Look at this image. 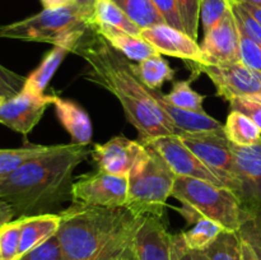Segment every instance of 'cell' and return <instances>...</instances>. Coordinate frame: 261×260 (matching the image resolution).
<instances>
[{"label": "cell", "instance_id": "obj_34", "mask_svg": "<svg viewBox=\"0 0 261 260\" xmlns=\"http://www.w3.org/2000/svg\"><path fill=\"white\" fill-rule=\"evenodd\" d=\"M239 233L251 245L257 260H261V209L244 216V223Z\"/></svg>", "mask_w": 261, "mask_h": 260}, {"label": "cell", "instance_id": "obj_40", "mask_svg": "<svg viewBox=\"0 0 261 260\" xmlns=\"http://www.w3.org/2000/svg\"><path fill=\"white\" fill-rule=\"evenodd\" d=\"M172 260H194L193 252L186 246L182 235H172Z\"/></svg>", "mask_w": 261, "mask_h": 260}, {"label": "cell", "instance_id": "obj_10", "mask_svg": "<svg viewBox=\"0 0 261 260\" xmlns=\"http://www.w3.org/2000/svg\"><path fill=\"white\" fill-rule=\"evenodd\" d=\"M129 177L97 171L81 176L71 185L73 204L93 206H125Z\"/></svg>", "mask_w": 261, "mask_h": 260}, {"label": "cell", "instance_id": "obj_24", "mask_svg": "<svg viewBox=\"0 0 261 260\" xmlns=\"http://www.w3.org/2000/svg\"><path fill=\"white\" fill-rule=\"evenodd\" d=\"M133 69L143 84L150 89H160L166 82H173L175 79V70L171 69L161 54L133 64Z\"/></svg>", "mask_w": 261, "mask_h": 260}, {"label": "cell", "instance_id": "obj_11", "mask_svg": "<svg viewBox=\"0 0 261 260\" xmlns=\"http://www.w3.org/2000/svg\"><path fill=\"white\" fill-rule=\"evenodd\" d=\"M231 145L239 183L237 198L246 216L261 209V142L247 147Z\"/></svg>", "mask_w": 261, "mask_h": 260}, {"label": "cell", "instance_id": "obj_35", "mask_svg": "<svg viewBox=\"0 0 261 260\" xmlns=\"http://www.w3.org/2000/svg\"><path fill=\"white\" fill-rule=\"evenodd\" d=\"M18 260H64L63 249L58 236H53L47 241L33 247Z\"/></svg>", "mask_w": 261, "mask_h": 260}, {"label": "cell", "instance_id": "obj_48", "mask_svg": "<svg viewBox=\"0 0 261 260\" xmlns=\"http://www.w3.org/2000/svg\"><path fill=\"white\" fill-rule=\"evenodd\" d=\"M0 260H3V259H2V255H0Z\"/></svg>", "mask_w": 261, "mask_h": 260}, {"label": "cell", "instance_id": "obj_7", "mask_svg": "<svg viewBox=\"0 0 261 260\" xmlns=\"http://www.w3.org/2000/svg\"><path fill=\"white\" fill-rule=\"evenodd\" d=\"M181 142L223 183V185L237 195L236 165L233 152L224 130L216 132L180 133Z\"/></svg>", "mask_w": 261, "mask_h": 260}, {"label": "cell", "instance_id": "obj_28", "mask_svg": "<svg viewBox=\"0 0 261 260\" xmlns=\"http://www.w3.org/2000/svg\"><path fill=\"white\" fill-rule=\"evenodd\" d=\"M51 145H28L14 149H0V178L12 175L28 161L47 152Z\"/></svg>", "mask_w": 261, "mask_h": 260}, {"label": "cell", "instance_id": "obj_4", "mask_svg": "<svg viewBox=\"0 0 261 260\" xmlns=\"http://www.w3.org/2000/svg\"><path fill=\"white\" fill-rule=\"evenodd\" d=\"M172 196L182 203L177 211L189 224H194L200 218H208L221 224L227 232L239 233L244 223L241 201L233 191L224 186L177 176Z\"/></svg>", "mask_w": 261, "mask_h": 260}, {"label": "cell", "instance_id": "obj_6", "mask_svg": "<svg viewBox=\"0 0 261 260\" xmlns=\"http://www.w3.org/2000/svg\"><path fill=\"white\" fill-rule=\"evenodd\" d=\"M149 148V160L140 172L129 177L126 206L139 217L162 218L168 198L172 196L176 178L170 166L157 150Z\"/></svg>", "mask_w": 261, "mask_h": 260}, {"label": "cell", "instance_id": "obj_2", "mask_svg": "<svg viewBox=\"0 0 261 260\" xmlns=\"http://www.w3.org/2000/svg\"><path fill=\"white\" fill-rule=\"evenodd\" d=\"M91 153L88 147L73 143L51 145L47 152L0 180V199L18 217L45 214L71 198L74 171Z\"/></svg>", "mask_w": 261, "mask_h": 260}, {"label": "cell", "instance_id": "obj_49", "mask_svg": "<svg viewBox=\"0 0 261 260\" xmlns=\"http://www.w3.org/2000/svg\"><path fill=\"white\" fill-rule=\"evenodd\" d=\"M0 180H2V178H0Z\"/></svg>", "mask_w": 261, "mask_h": 260}, {"label": "cell", "instance_id": "obj_20", "mask_svg": "<svg viewBox=\"0 0 261 260\" xmlns=\"http://www.w3.org/2000/svg\"><path fill=\"white\" fill-rule=\"evenodd\" d=\"M59 226H60V214L45 213L25 217L20 233L19 257L33 247L55 236L58 233Z\"/></svg>", "mask_w": 261, "mask_h": 260}, {"label": "cell", "instance_id": "obj_36", "mask_svg": "<svg viewBox=\"0 0 261 260\" xmlns=\"http://www.w3.org/2000/svg\"><path fill=\"white\" fill-rule=\"evenodd\" d=\"M25 78L0 64V97L9 99L23 91Z\"/></svg>", "mask_w": 261, "mask_h": 260}, {"label": "cell", "instance_id": "obj_23", "mask_svg": "<svg viewBox=\"0 0 261 260\" xmlns=\"http://www.w3.org/2000/svg\"><path fill=\"white\" fill-rule=\"evenodd\" d=\"M223 130L229 142L236 145L247 147L261 142L260 127L247 115L236 110H231Z\"/></svg>", "mask_w": 261, "mask_h": 260}, {"label": "cell", "instance_id": "obj_15", "mask_svg": "<svg viewBox=\"0 0 261 260\" xmlns=\"http://www.w3.org/2000/svg\"><path fill=\"white\" fill-rule=\"evenodd\" d=\"M142 37L150 43L161 55L173 56L189 63L208 64L196 40L184 31L166 23L143 28Z\"/></svg>", "mask_w": 261, "mask_h": 260}, {"label": "cell", "instance_id": "obj_8", "mask_svg": "<svg viewBox=\"0 0 261 260\" xmlns=\"http://www.w3.org/2000/svg\"><path fill=\"white\" fill-rule=\"evenodd\" d=\"M91 155L98 171L132 177L147 165L149 148L142 142L116 135L105 144L94 145Z\"/></svg>", "mask_w": 261, "mask_h": 260}, {"label": "cell", "instance_id": "obj_25", "mask_svg": "<svg viewBox=\"0 0 261 260\" xmlns=\"http://www.w3.org/2000/svg\"><path fill=\"white\" fill-rule=\"evenodd\" d=\"M191 252L194 260H242L241 236L224 231L205 250Z\"/></svg>", "mask_w": 261, "mask_h": 260}, {"label": "cell", "instance_id": "obj_14", "mask_svg": "<svg viewBox=\"0 0 261 260\" xmlns=\"http://www.w3.org/2000/svg\"><path fill=\"white\" fill-rule=\"evenodd\" d=\"M55 96L36 94L22 91L0 105V124L19 134L27 135L40 122L46 109L53 105Z\"/></svg>", "mask_w": 261, "mask_h": 260}, {"label": "cell", "instance_id": "obj_42", "mask_svg": "<svg viewBox=\"0 0 261 260\" xmlns=\"http://www.w3.org/2000/svg\"><path fill=\"white\" fill-rule=\"evenodd\" d=\"M241 254H242V260H257L256 254H255L254 249L251 247V245L246 241L245 239L241 237Z\"/></svg>", "mask_w": 261, "mask_h": 260}, {"label": "cell", "instance_id": "obj_31", "mask_svg": "<svg viewBox=\"0 0 261 260\" xmlns=\"http://www.w3.org/2000/svg\"><path fill=\"white\" fill-rule=\"evenodd\" d=\"M231 2L232 12H233L234 19H236L237 27H239L240 35L250 38L255 43L261 46V24L250 14L246 8L236 0Z\"/></svg>", "mask_w": 261, "mask_h": 260}, {"label": "cell", "instance_id": "obj_1", "mask_svg": "<svg viewBox=\"0 0 261 260\" xmlns=\"http://www.w3.org/2000/svg\"><path fill=\"white\" fill-rule=\"evenodd\" d=\"M73 53L86 61L87 81L119 99L127 121L139 133L140 142L145 144L160 137L177 134L170 117L138 78L132 61L115 50L93 27L84 33Z\"/></svg>", "mask_w": 261, "mask_h": 260}, {"label": "cell", "instance_id": "obj_12", "mask_svg": "<svg viewBox=\"0 0 261 260\" xmlns=\"http://www.w3.org/2000/svg\"><path fill=\"white\" fill-rule=\"evenodd\" d=\"M145 145L157 150L176 176L199 178L213 185L224 186L223 183L181 142L177 134L160 137L145 143Z\"/></svg>", "mask_w": 261, "mask_h": 260}, {"label": "cell", "instance_id": "obj_43", "mask_svg": "<svg viewBox=\"0 0 261 260\" xmlns=\"http://www.w3.org/2000/svg\"><path fill=\"white\" fill-rule=\"evenodd\" d=\"M43 9H55V8L68 7L74 4V0H40Z\"/></svg>", "mask_w": 261, "mask_h": 260}, {"label": "cell", "instance_id": "obj_32", "mask_svg": "<svg viewBox=\"0 0 261 260\" xmlns=\"http://www.w3.org/2000/svg\"><path fill=\"white\" fill-rule=\"evenodd\" d=\"M231 10L229 0H201L199 18L204 33L209 32Z\"/></svg>", "mask_w": 261, "mask_h": 260}, {"label": "cell", "instance_id": "obj_27", "mask_svg": "<svg viewBox=\"0 0 261 260\" xmlns=\"http://www.w3.org/2000/svg\"><path fill=\"white\" fill-rule=\"evenodd\" d=\"M111 2L124 10L142 30L166 23L152 0H111Z\"/></svg>", "mask_w": 261, "mask_h": 260}, {"label": "cell", "instance_id": "obj_19", "mask_svg": "<svg viewBox=\"0 0 261 260\" xmlns=\"http://www.w3.org/2000/svg\"><path fill=\"white\" fill-rule=\"evenodd\" d=\"M92 27L115 50L122 54L130 61H138L139 63V61L144 60V59L160 54L148 41H145L143 37H139V36L129 35V33L116 30V28L105 27V25L92 24Z\"/></svg>", "mask_w": 261, "mask_h": 260}, {"label": "cell", "instance_id": "obj_5", "mask_svg": "<svg viewBox=\"0 0 261 260\" xmlns=\"http://www.w3.org/2000/svg\"><path fill=\"white\" fill-rule=\"evenodd\" d=\"M91 27L92 15L71 4L55 9H42L22 20L0 25V38L64 45L74 51Z\"/></svg>", "mask_w": 261, "mask_h": 260}, {"label": "cell", "instance_id": "obj_22", "mask_svg": "<svg viewBox=\"0 0 261 260\" xmlns=\"http://www.w3.org/2000/svg\"><path fill=\"white\" fill-rule=\"evenodd\" d=\"M92 24L116 28L129 35L142 37V28L111 0H97Z\"/></svg>", "mask_w": 261, "mask_h": 260}, {"label": "cell", "instance_id": "obj_47", "mask_svg": "<svg viewBox=\"0 0 261 260\" xmlns=\"http://www.w3.org/2000/svg\"><path fill=\"white\" fill-rule=\"evenodd\" d=\"M4 101H5V98H3V97H0V105H2Z\"/></svg>", "mask_w": 261, "mask_h": 260}, {"label": "cell", "instance_id": "obj_44", "mask_svg": "<svg viewBox=\"0 0 261 260\" xmlns=\"http://www.w3.org/2000/svg\"><path fill=\"white\" fill-rule=\"evenodd\" d=\"M97 0H74V4L78 8H81L82 10H84L86 13H88L89 15L93 17V10L96 7Z\"/></svg>", "mask_w": 261, "mask_h": 260}, {"label": "cell", "instance_id": "obj_30", "mask_svg": "<svg viewBox=\"0 0 261 260\" xmlns=\"http://www.w3.org/2000/svg\"><path fill=\"white\" fill-rule=\"evenodd\" d=\"M24 218L25 217H19L0 227V255L3 260L19 259L20 233Z\"/></svg>", "mask_w": 261, "mask_h": 260}, {"label": "cell", "instance_id": "obj_9", "mask_svg": "<svg viewBox=\"0 0 261 260\" xmlns=\"http://www.w3.org/2000/svg\"><path fill=\"white\" fill-rule=\"evenodd\" d=\"M193 64L196 75L206 74L217 89V96L229 102L233 98L261 96V73L240 61L223 64Z\"/></svg>", "mask_w": 261, "mask_h": 260}, {"label": "cell", "instance_id": "obj_26", "mask_svg": "<svg viewBox=\"0 0 261 260\" xmlns=\"http://www.w3.org/2000/svg\"><path fill=\"white\" fill-rule=\"evenodd\" d=\"M222 232H224V228L219 223L208 218H200L190 229L181 232V235L191 251H201L211 246Z\"/></svg>", "mask_w": 261, "mask_h": 260}, {"label": "cell", "instance_id": "obj_41", "mask_svg": "<svg viewBox=\"0 0 261 260\" xmlns=\"http://www.w3.org/2000/svg\"><path fill=\"white\" fill-rule=\"evenodd\" d=\"M15 217L14 211H13L12 206L4 201L3 199H0V227L3 224L8 223V222L13 221V218Z\"/></svg>", "mask_w": 261, "mask_h": 260}, {"label": "cell", "instance_id": "obj_3", "mask_svg": "<svg viewBox=\"0 0 261 260\" xmlns=\"http://www.w3.org/2000/svg\"><path fill=\"white\" fill-rule=\"evenodd\" d=\"M143 219L126 206L73 204L60 213L56 233L64 260H119Z\"/></svg>", "mask_w": 261, "mask_h": 260}, {"label": "cell", "instance_id": "obj_46", "mask_svg": "<svg viewBox=\"0 0 261 260\" xmlns=\"http://www.w3.org/2000/svg\"><path fill=\"white\" fill-rule=\"evenodd\" d=\"M236 2L246 3V4H250V5H254V7L261 8V0H236Z\"/></svg>", "mask_w": 261, "mask_h": 260}, {"label": "cell", "instance_id": "obj_17", "mask_svg": "<svg viewBox=\"0 0 261 260\" xmlns=\"http://www.w3.org/2000/svg\"><path fill=\"white\" fill-rule=\"evenodd\" d=\"M56 116L70 135L71 143L88 147L93 137V126L89 115L75 102L55 96L53 102Z\"/></svg>", "mask_w": 261, "mask_h": 260}, {"label": "cell", "instance_id": "obj_45", "mask_svg": "<svg viewBox=\"0 0 261 260\" xmlns=\"http://www.w3.org/2000/svg\"><path fill=\"white\" fill-rule=\"evenodd\" d=\"M241 3V2H240ZM242 5H244L245 8H246L247 12L250 13V14L252 15V17L255 18V19L257 20V22L261 24V8H257V7H254V5H250V4H246V3H241Z\"/></svg>", "mask_w": 261, "mask_h": 260}, {"label": "cell", "instance_id": "obj_29", "mask_svg": "<svg viewBox=\"0 0 261 260\" xmlns=\"http://www.w3.org/2000/svg\"><path fill=\"white\" fill-rule=\"evenodd\" d=\"M193 81L194 79L190 78L188 81L175 82L171 92L165 94V97L171 105L178 107V109L194 112H204L203 103L205 97L191 88V82Z\"/></svg>", "mask_w": 261, "mask_h": 260}, {"label": "cell", "instance_id": "obj_38", "mask_svg": "<svg viewBox=\"0 0 261 260\" xmlns=\"http://www.w3.org/2000/svg\"><path fill=\"white\" fill-rule=\"evenodd\" d=\"M241 36V35H240ZM240 56L242 63L246 64L250 68L255 69L261 73V46L255 43L250 38L241 36L240 42Z\"/></svg>", "mask_w": 261, "mask_h": 260}, {"label": "cell", "instance_id": "obj_33", "mask_svg": "<svg viewBox=\"0 0 261 260\" xmlns=\"http://www.w3.org/2000/svg\"><path fill=\"white\" fill-rule=\"evenodd\" d=\"M200 2L201 0H175L184 31L194 40L198 38V28L199 22H200V18H199Z\"/></svg>", "mask_w": 261, "mask_h": 260}, {"label": "cell", "instance_id": "obj_37", "mask_svg": "<svg viewBox=\"0 0 261 260\" xmlns=\"http://www.w3.org/2000/svg\"><path fill=\"white\" fill-rule=\"evenodd\" d=\"M231 110L247 115L261 129V96L239 97L229 101Z\"/></svg>", "mask_w": 261, "mask_h": 260}, {"label": "cell", "instance_id": "obj_16", "mask_svg": "<svg viewBox=\"0 0 261 260\" xmlns=\"http://www.w3.org/2000/svg\"><path fill=\"white\" fill-rule=\"evenodd\" d=\"M240 42L241 36L231 8V10L209 32L204 33L200 48L208 61L205 65L241 60Z\"/></svg>", "mask_w": 261, "mask_h": 260}, {"label": "cell", "instance_id": "obj_18", "mask_svg": "<svg viewBox=\"0 0 261 260\" xmlns=\"http://www.w3.org/2000/svg\"><path fill=\"white\" fill-rule=\"evenodd\" d=\"M149 89L152 96L160 105L161 109L165 114L170 117L172 124L175 125L177 134L180 133H198V132H216V130H223V125L216 120L214 117L209 116L205 111L194 112L188 110L178 109L173 106L166 99L165 93L160 89Z\"/></svg>", "mask_w": 261, "mask_h": 260}, {"label": "cell", "instance_id": "obj_13", "mask_svg": "<svg viewBox=\"0 0 261 260\" xmlns=\"http://www.w3.org/2000/svg\"><path fill=\"white\" fill-rule=\"evenodd\" d=\"M119 260H172V235L167 231L162 218L144 217L126 255Z\"/></svg>", "mask_w": 261, "mask_h": 260}, {"label": "cell", "instance_id": "obj_39", "mask_svg": "<svg viewBox=\"0 0 261 260\" xmlns=\"http://www.w3.org/2000/svg\"><path fill=\"white\" fill-rule=\"evenodd\" d=\"M152 3L154 4V7L157 8L160 14L162 15L166 24L184 31V25L182 22H181V18L180 14H178L175 0H152ZM184 32H185V31H184Z\"/></svg>", "mask_w": 261, "mask_h": 260}, {"label": "cell", "instance_id": "obj_21", "mask_svg": "<svg viewBox=\"0 0 261 260\" xmlns=\"http://www.w3.org/2000/svg\"><path fill=\"white\" fill-rule=\"evenodd\" d=\"M69 53H73V50L68 46H54L53 50L46 54L40 65L25 78L23 91L36 94V96H42L48 83L53 79L54 74L56 73L58 68Z\"/></svg>", "mask_w": 261, "mask_h": 260}]
</instances>
